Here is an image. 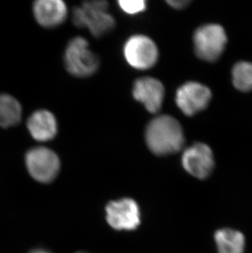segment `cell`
<instances>
[{
  "instance_id": "obj_7",
  "label": "cell",
  "mask_w": 252,
  "mask_h": 253,
  "mask_svg": "<svg viewBox=\"0 0 252 253\" xmlns=\"http://www.w3.org/2000/svg\"><path fill=\"white\" fill-rule=\"evenodd\" d=\"M181 164L188 174L196 179L205 180L214 171L215 167L214 153L207 143H193L183 150Z\"/></svg>"
},
{
  "instance_id": "obj_10",
  "label": "cell",
  "mask_w": 252,
  "mask_h": 253,
  "mask_svg": "<svg viewBox=\"0 0 252 253\" xmlns=\"http://www.w3.org/2000/svg\"><path fill=\"white\" fill-rule=\"evenodd\" d=\"M166 90L159 80L153 77H142L136 80L133 86V96L151 113L162 109Z\"/></svg>"
},
{
  "instance_id": "obj_3",
  "label": "cell",
  "mask_w": 252,
  "mask_h": 253,
  "mask_svg": "<svg viewBox=\"0 0 252 253\" xmlns=\"http://www.w3.org/2000/svg\"><path fill=\"white\" fill-rule=\"evenodd\" d=\"M193 48L196 56L207 62H215L223 55L228 36L221 25L207 23L198 27L193 34Z\"/></svg>"
},
{
  "instance_id": "obj_15",
  "label": "cell",
  "mask_w": 252,
  "mask_h": 253,
  "mask_svg": "<svg viewBox=\"0 0 252 253\" xmlns=\"http://www.w3.org/2000/svg\"><path fill=\"white\" fill-rule=\"evenodd\" d=\"M232 83L236 89L248 93L252 90V63L239 61L233 65L231 71Z\"/></svg>"
},
{
  "instance_id": "obj_12",
  "label": "cell",
  "mask_w": 252,
  "mask_h": 253,
  "mask_svg": "<svg viewBox=\"0 0 252 253\" xmlns=\"http://www.w3.org/2000/svg\"><path fill=\"white\" fill-rule=\"evenodd\" d=\"M27 129L36 140L49 141L54 139L57 134V120L49 111H36L29 117Z\"/></svg>"
},
{
  "instance_id": "obj_17",
  "label": "cell",
  "mask_w": 252,
  "mask_h": 253,
  "mask_svg": "<svg viewBox=\"0 0 252 253\" xmlns=\"http://www.w3.org/2000/svg\"><path fill=\"white\" fill-rule=\"evenodd\" d=\"M167 3L174 9L181 10L184 9L185 7H188L191 2L188 0H169V1H167Z\"/></svg>"
},
{
  "instance_id": "obj_14",
  "label": "cell",
  "mask_w": 252,
  "mask_h": 253,
  "mask_svg": "<svg viewBox=\"0 0 252 253\" xmlns=\"http://www.w3.org/2000/svg\"><path fill=\"white\" fill-rule=\"evenodd\" d=\"M22 106L8 94H0V127L14 126L22 118Z\"/></svg>"
},
{
  "instance_id": "obj_8",
  "label": "cell",
  "mask_w": 252,
  "mask_h": 253,
  "mask_svg": "<svg viewBox=\"0 0 252 253\" xmlns=\"http://www.w3.org/2000/svg\"><path fill=\"white\" fill-rule=\"evenodd\" d=\"M212 98L210 88L198 82H188L179 87L175 93L178 109L188 117H193L206 109Z\"/></svg>"
},
{
  "instance_id": "obj_16",
  "label": "cell",
  "mask_w": 252,
  "mask_h": 253,
  "mask_svg": "<svg viewBox=\"0 0 252 253\" xmlns=\"http://www.w3.org/2000/svg\"><path fill=\"white\" fill-rule=\"evenodd\" d=\"M118 5L123 12L129 15L138 14L147 8V2L143 0H121L118 1Z\"/></svg>"
},
{
  "instance_id": "obj_5",
  "label": "cell",
  "mask_w": 252,
  "mask_h": 253,
  "mask_svg": "<svg viewBox=\"0 0 252 253\" xmlns=\"http://www.w3.org/2000/svg\"><path fill=\"white\" fill-rule=\"evenodd\" d=\"M26 165L31 176L43 184L53 181L61 168L57 153L45 147H37L28 151L26 156Z\"/></svg>"
},
{
  "instance_id": "obj_6",
  "label": "cell",
  "mask_w": 252,
  "mask_h": 253,
  "mask_svg": "<svg viewBox=\"0 0 252 253\" xmlns=\"http://www.w3.org/2000/svg\"><path fill=\"white\" fill-rule=\"evenodd\" d=\"M105 211L107 224L118 231L135 230L140 225V208L132 198L111 201L106 206Z\"/></svg>"
},
{
  "instance_id": "obj_11",
  "label": "cell",
  "mask_w": 252,
  "mask_h": 253,
  "mask_svg": "<svg viewBox=\"0 0 252 253\" xmlns=\"http://www.w3.org/2000/svg\"><path fill=\"white\" fill-rule=\"evenodd\" d=\"M33 10L36 21L46 28L58 27L67 15V5L62 0H38L34 3Z\"/></svg>"
},
{
  "instance_id": "obj_2",
  "label": "cell",
  "mask_w": 252,
  "mask_h": 253,
  "mask_svg": "<svg viewBox=\"0 0 252 253\" xmlns=\"http://www.w3.org/2000/svg\"><path fill=\"white\" fill-rule=\"evenodd\" d=\"M108 3L103 0L84 2L81 7H75L72 21L80 28H88L95 37H101L112 31L115 20L107 12Z\"/></svg>"
},
{
  "instance_id": "obj_4",
  "label": "cell",
  "mask_w": 252,
  "mask_h": 253,
  "mask_svg": "<svg viewBox=\"0 0 252 253\" xmlns=\"http://www.w3.org/2000/svg\"><path fill=\"white\" fill-rule=\"evenodd\" d=\"M64 61L68 72L76 77H90L99 67L98 57L83 37H76L70 41L65 52Z\"/></svg>"
},
{
  "instance_id": "obj_1",
  "label": "cell",
  "mask_w": 252,
  "mask_h": 253,
  "mask_svg": "<svg viewBox=\"0 0 252 253\" xmlns=\"http://www.w3.org/2000/svg\"><path fill=\"white\" fill-rule=\"evenodd\" d=\"M145 140L149 150L162 157L179 152L185 143V135L183 127L174 117L161 115L148 125Z\"/></svg>"
},
{
  "instance_id": "obj_13",
  "label": "cell",
  "mask_w": 252,
  "mask_h": 253,
  "mask_svg": "<svg viewBox=\"0 0 252 253\" xmlns=\"http://www.w3.org/2000/svg\"><path fill=\"white\" fill-rule=\"evenodd\" d=\"M214 241L217 253H244L246 238L243 232L232 228H220L215 230Z\"/></svg>"
},
{
  "instance_id": "obj_19",
  "label": "cell",
  "mask_w": 252,
  "mask_h": 253,
  "mask_svg": "<svg viewBox=\"0 0 252 253\" xmlns=\"http://www.w3.org/2000/svg\"><path fill=\"white\" fill-rule=\"evenodd\" d=\"M86 253V252H78V253Z\"/></svg>"
},
{
  "instance_id": "obj_18",
  "label": "cell",
  "mask_w": 252,
  "mask_h": 253,
  "mask_svg": "<svg viewBox=\"0 0 252 253\" xmlns=\"http://www.w3.org/2000/svg\"><path fill=\"white\" fill-rule=\"evenodd\" d=\"M29 253H52L48 250L42 249H34L32 251L30 252Z\"/></svg>"
},
{
  "instance_id": "obj_9",
  "label": "cell",
  "mask_w": 252,
  "mask_h": 253,
  "mask_svg": "<svg viewBox=\"0 0 252 253\" xmlns=\"http://www.w3.org/2000/svg\"><path fill=\"white\" fill-rule=\"evenodd\" d=\"M124 56L128 64L133 68L148 70L157 63L159 52L152 39L143 35H135L126 41Z\"/></svg>"
}]
</instances>
